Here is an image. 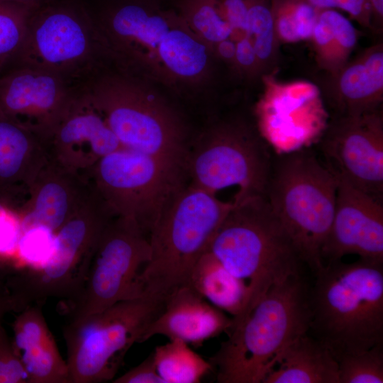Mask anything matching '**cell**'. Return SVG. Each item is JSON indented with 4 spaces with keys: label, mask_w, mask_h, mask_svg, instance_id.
I'll return each mask as SVG.
<instances>
[{
    "label": "cell",
    "mask_w": 383,
    "mask_h": 383,
    "mask_svg": "<svg viewBox=\"0 0 383 383\" xmlns=\"http://www.w3.org/2000/svg\"><path fill=\"white\" fill-rule=\"evenodd\" d=\"M148 235L134 220L112 217L94 249L83 286L70 304V319L145 296L141 273L150 259Z\"/></svg>",
    "instance_id": "obj_12"
},
{
    "label": "cell",
    "mask_w": 383,
    "mask_h": 383,
    "mask_svg": "<svg viewBox=\"0 0 383 383\" xmlns=\"http://www.w3.org/2000/svg\"><path fill=\"white\" fill-rule=\"evenodd\" d=\"M233 318L228 317L188 284L172 290L145 331L143 342L160 335L196 346L221 333H228Z\"/></svg>",
    "instance_id": "obj_20"
},
{
    "label": "cell",
    "mask_w": 383,
    "mask_h": 383,
    "mask_svg": "<svg viewBox=\"0 0 383 383\" xmlns=\"http://www.w3.org/2000/svg\"><path fill=\"white\" fill-rule=\"evenodd\" d=\"M187 284L210 304L231 314L232 327L247 312L250 299L248 285L230 272L209 250L193 267Z\"/></svg>",
    "instance_id": "obj_26"
},
{
    "label": "cell",
    "mask_w": 383,
    "mask_h": 383,
    "mask_svg": "<svg viewBox=\"0 0 383 383\" xmlns=\"http://www.w3.org/2000/svg\"><path fill=\"white\" fill-rule=\"evenodd\" d=\"M83 175L113 215L134 220L148 235L162 205L186 177L181 167L124 148L99 159Z\"/></svg>",
    "instance_id": "obj_13"
},
{
    "label": "cell",
    "mask_w": 383,
    "mask_h": 383,
    "mask_svg": "<svg viewBox=\"0 0 383 383\" xmlns=\"http://www.w3.org/2000/svg\"><path fill=\"white\" fill-rule=\"evenodd\" d=\"M233 202L209 250L248 285L250 299L245 317L272 287L299 274L302 262L265 196Z\"/></svg>",
    "instance_id": "obj_5"
},
{
    "label": "cell",
    "mask_w": 383,
    "mask_h": 383,
    "mask_svg": "<svg viewBox=\"0 0 383 383\" xmlns=\"http://www.w3.org/2000/svg\"><path fill=\"white\" fill-rule=\"evenodd\" d=\"M233 206V201L185 182L172 192L148 232L150 259L140 276L145 296L164 300L187 284L193 267Z\"/></svg>",
    "instance_id": "obj_4"
},
{
    "label": "cell",
    "mask_w": 383,
    "mask_h": 383,
    "mask_svg": "<svg viewBox=\"0 0 383 383\" xmlns=\"http://www.w3.org/2000/svg\"><path fill=\"white\" fill-rule=\"evenodd\" d=\"M279 43L310 40L320 11L308 0H270Z\"/></svg>",
    "instance_id": "obj_29"
},
{
    "label": "cell",
    "mask_w": 383,
    "mask_h": 383,
    "mask_svg": "<svg viewBox=\"0 0 383 383\" xmlns=\"http://www.w3.org/2000/svg\"><path fill=\"white\" fill-rule=\"evenodd\" d=\"M91 191V184L82 174L48 155L20 211L21 235L35 229L54 235L87 199Z\"/></svg>",
    "instance_id": "obj_18"
},
{
    "label": "cell",
    "mask_w": 383,
    "mask_h": 383,
    "mask_svg": "<svg viewBox=\"0 0 383 383\" xmlns=\"http://www.w3.org/2000/svg\"><path fill=\"white\" fill-rule=\"evenodd\" d=\"M328 77L327 96L334 116L360 115L381 109L383 43L367 48Z\"/></svg>",
    "instance_id": "obj_23"
},
{
    "label": "cell",
    "mask_w": 383,
    "mask_h": 383,
    "mask_svg": "<svg viewBox=\"0 0 383 383\" xmlns=\"http://www.w3.org/2000/svg\"><path fill=\"white\" fill-rule=\"evenodd\" d=\"M12 323L14 350L30 383H70V371L50 331L41 306L20 311Z\"/></svg>",
    "instance_id": "obj_24"
},
{
    "label": "cell",
    "mask_w": 383,
    "mask_h": 383,
    "mask_svg": "<svg viewBox=\"0 0 383 383\" xmlns=\"http://www.w3.org/2000/svg\"><path fill=\"white\" fill-rule=\"evenodd\" d=\"M310 289L301 274L272 287L209 358L218 383H262L286 348L309 332Z\"/></svg>",
    "instance_id": "obj_2"
},
{
    "label": "cell",
    "mask_w": 383,
    "mask_h": 383,
    "mask_svg": "<svg viewBox=\"0 0 383 383\" xmlns=\"http://www.w3.org/2000/svg\"><path fill=\"white\" fill-rule=\"evenodd\" d=\"M10 311H18L16 299L11 292L0 294V321Z\"/></svg>",
    "instance_id": "obj_38"
},
{
    "label": "cell",
    "mask_w": 383,
    "mask_h": 383,
    "mask_svg": "<svg viewBox=\"0 0 383 383\" xmlns=\"http://www.w3.org/2000/svg\"><path fill=\"white\" fill-rule=\"evenodd\" d=\"M152 353L156 370L164 383H199L213 367L185 342L170 340Z\"/></svg>",
    "instance_id": "obj_28"
},
{
    "label": "cell",
    "mask_w": 383,
    "mask_h": 383,
    "mask_svg": "<svg viewBox=\"0 0 383 383\" xmlns=\"http://www.w3.org/2000/svg\"><path fill=\"white\" fill-rule=\"evenodd\" d=\"M163 302L145 296L70 319L64 337L70 383L113 380L129 349L143 343L145 330L162 310Z\"/></svg>",
    "instance_id": "obj_9"
},
{
    "label": "cell",
    "mask_w": 383,
    "mask_h": 383,
    "mask_svg": "<svg viewBox=\"0 0 383 383\" xmlns=\"http://www.w3.org/2000/svg\"><path fill=\"white\" fill-rule=\"evenodd\" d=\"M81 92L35 68L13 66L0 72V112L46 144Z\"/></svg>",
    "instance_id": "obj_16"
},
{
    "label": "cell",
    "mask_w": 383,
    "mask_h": 383,
    "mask_svg": "<svg viewBox=\"0 0 383 383\" xmlns=\"http://www.w3.org/2000/svg\"><path fill=\"white\" fill-rule=\"evenodd\" d=\"M310 40L318 67L331 76L350 60L358 33L344 15L335 9H325L319 12Z\"/></svg>",
    "instance_id": "obj_27"
},
{
    "label": "cell",
    "mask_w": 383,
    "mask_h": 383,
    "mask_svg": "<svg viewBox=\"0 0 383 383\" xmlns=\"http://www.w3.org/2000/svg\"><path fill=\"white\" fill-rule=\"evenodd\" d=\"M21 5H23L32 10L39 7L48 0H8Z\"/></svg>",
    "instance_id": "obj_39"
},
{
    "label": "cell",
    "mask_w": 383,
    "mask_h": 383,
    "mask_svg": "<svg viewBox=\"0 0 383 383\" xmlns=\"http://www.w3.org/2000/svg\"><path fill=\"white\" fill-rule=\"evenodd\" d=\"M262 383H339L338 363L307 332L286 348Z\"/></svg>",
    "instance_id": "obj_25"
},
{
    "label": "cell",
    "mask_w": 383,
    "mask_h": 383,
    "mask_svg": "<svg viewBox=\"0 0 383 383\" xmlns=\"http://www.w3.org/2000/svg\"><path fill=\"white\" fill-rule=\"evenodd\" d=\"M371 12L372 31L380 33L383 28V0H367Z\"/></svg>",
    "instance_id": "obj_36"
},
{
    "label": "cell",
    "mask_w": 383,
    "mask_h": 383,
    "mask_svg": "<svg viewBox=\"0 0 383 383\" xmlns=\"http://www.w3.org/2000/svg\"><path fill=\"white\" fill-rule=\"evenodd\" d=\"M383 264L326 263L310 289L309 333L333 355L383 343Z\"/></svg>",
    "instance_id": "obj_3"
},
{
    "label": "cell",
    "mask_w": 383,
    "mask_h": 383,
    "mask_svg": "<svg viewBox=\"0 0 383 383\" xmlns=\"http://www.w3.org/2000/svg\"><path fill=\"white\" fill-rule=\"evenodd\" d=\"M13 66L52 73L82 91L113 65L84 1L48 0L31 11Z\"/></svg>",
    "instance_id": "obj_8"
},
{
    "label": "cell",
    "mask_w": 383,
    "mask_h": 383,
    "mask_svg": "<svg viewBox=\"0 0 383 383\" xmlns=\"http://www.w3.org/2000/svg\"><path fill=\"white\" fill-rule=\"evenodd\" d=\"M338 179L305 148L274 157L265 197L302 263L316 274L336 204Z\"/></svg>",
    "instance_id": "obj_6"
},
{
    "label": "cell",
    "mask_w": 383,
    "mask_h": 383,
    "mask_svg": "<svg viewBox=\"0 0 383 383\" xmlns=\"http://www.w3.org/2000/svg\"><path fill=\"white\" fill-rule=\"evenodd\" d=\"M113 66L177 92L195 90L214 61L174 9L160 0H83Z\"/></svg>",
    "instance_id": "obj_1"
},
{
    "label": "cell",
    "mask_w": 383,
    "mask_h": 383,
    "mask_svg": "<svg viewBox=\"0 0 383 383\" xmlns=\"http://www.w3.org/2000/svg\"><path fill=\"white\" fill-rule=\"evenodd\" d=\"M113 216L92 188L87 199L54 233L46 262L14 272L11 287L19 306H42L50 298L72 302L83 286L101 232Z\"/></svg>",
    "instance_id": "obj_10"
},
{
    "label": "cell",
    "mask_w": 383,
    "mask_h": 383,
    "mask_svg": "<svg viewBox=\"0 0 383 383\" xmlns=\"http://www.w3.org/2000/svg\"><path fill=\"white\" fill-rule=\"evenodd\" d=\"M122 148L184 170L189 147L177 112L151 83L112 67L85 89Z\"/></svg>",
    "instance_id": "obj_7"
},
{
    "label": "cell",
    "mask_w": 383,
    "mask_h": 383,
    "mask_svg": "<svg viewBox=\"0 0 383 383\" xmlns=\"http://www.w3.org/2000/svg\"><path fill=\"white\" fill-rule=\"evenodd\" d=\"M113 383H164L158 374L151 353L144 360L112 381Z\"/></svg>",
    "instance_id": "obj_35"
},
{
    "label": "cell",
    "mask_w": 383,
    "mask_h": 383,
    "mask_svg": "<svg viewBox=\"0 0 383 383\" xmlns=\"http://www.w3.org/2000/svg\"><path fill=\"white\" fill-rule=\"evenodd\" d=\"M339 383H382L383 343L358 353L333 355Z\"/></svg>",
    "instance_id": "obj_32"
},
{
    "label": "cell",
    "mask_w": 383,
    "mask_h": 383,
    "mask_svg": "<svg viewBox=\"0 0 383 383\" xmlns=\"http://www.w3.org/2000/svg\"><path fill=\"white\" fill-rule=\"evenodd\" d=\"M318 10L340 9L364 28L372 30V18L367 0H308Z\"/></svg>",
    "instance_id": "obj_34"
},
{
    "label": "cell",
    "mask_w": 383,
    "mask_h": 383,
    "mask_svg": "<svg viewBox=\"0 0 383 383\" xmlns=\"http://www.w3.org/2000/svg\"><path fill=\"white\" fill-rule=\"evenodd\" d=\"M249 36L260 63L262 74L275 72L279 45L270 0H250Z\"/></svg>",
    "instance_id": "obj_30"
},
{
    "label": "cell",
    "mask_w": 383,
    "mask_h": 383,
    "mask_svg": "<svg viewBox=\"0 0 383 383\" xmlns=\"http://www.w3.org/2000/svg\"><path fill=\"white\" fill-rule=\"evenodd\" d=\"M337 179L335 213L321 251L323 262L355 254L361 260L383 264L382 200Z\"/></svg>",
    "instance_id": "obj_17"
},
{
    "label": "cell",
    "mask_w": 383,
    "mask_h": 383,
    "mask_svg": "<svg viewBox=\"0 0 383 383\" xmlns=\"http://www.w3.org/2000/svg\"><path fill=\"white\" fill-rule=\"evenodd\" d=\"M48 157L46 143L0 112V201L21 211Z\"/></svg>",
    "instance_id": "obj_22"
},
{
    "label": "cell",
    "mask_w": 383,
    "mask_h": 383,
    "mask_svg": "<svg viewBox=\"0 0 383 383\" xmlns=\"http://www.w3.org/2000/svg\"><path fill=\"white\" fill-rule=\"evenodd\" d=\"M262 91L254 106L256 128L276 155L318 143L330 121L320 89L306 80L282 82L262 74Z\"/></svg>",
    "instance_id": "obj_14"
},
{
    "label": "cell",
    "mask_w": 383,
    "mask_h": 383,
    "mask_svg": "<svg viewBox=\"0 0 383 383\" xmlns=\"http://www.w3.org/2000/svg\"><path fill=\"white\" fill-rule=\"evenodd\" d=\"M33 10L8 0H0V72L11 67L23 46Z\"/></svg>",
    "instance_id": "obj_31"
},
{
    "label": "cell",
    "mask_w": 383,
    "mask_h": 383,
    "mask_svg": "<svg viewBox=\"0 0 383 383\" xmlns=\"http://www.w3.org/2000/svg\"><path fill=\"white\" fill-rule=\"evenodd\" d=\"M270 149L255 125L238 118L221 121L188 149L185 175L213 194L237 186L234 199L265 196L274 159Z\"/></svg>",
    "instance_id": "obj_11"
},
{
    "label": "cell",
    "mask_w": 383,
    "mask_h": 383,
    "mask_svg": "<svg viewBox=\"0 0 383 383\" xmlns=\"http://www.w3.org/2000/svg\"><path fill=\"white\" fill-rule=\"evenodd\" d=\"M250 4V0H179L177 9L213 59L231 61L240 44L252 43Z\"/></svg>",
    "instance_id": "obj_21"
},
{
    "label": "cell",
    "mask_w": 383,
    "mask_h": 383,
    "mask_svg": "<svg viewBox=\"0 0 383 383\" xmlns=\"http://www.w3.org/2000/svg\"><path fill=\"white\" fill-rule=\"evenodd\" d=\"M318 142L325 165L337 178L382 200L381 109L360 115L333 116Z\"/></svg>",
    "instance_id": "obj_15"
},
{
    "label": "cell",
    "mask_w": 383,
    "mask_h": 383,
    "mask_svg": "<svg viewBox=\"0 0 383 383\" xmlns=\"http://www.w3.org/2000/svg\"><path fill=\"white\" fill-rule=\"evenodd\" d=\"M0 383H30L28 375L0 321Z\"/></svg>",
    "instance_id": "obj_33"
},
{
    "label": "cell",
    "mask_w": 383,
    "mask_h": 383,
    "mask_svg": "<svg viewBox=\"0 0 383 383\" xmlns=\"http://www.w3.org/2000/svg\"><path fill=\"white\" fill-rule=\"evenodd\" d=\"M14 270L0 258V294L11 292L10 279Z\"/></svg>",
    "instance_id": "obj_37"
},
{
    "label": "cell",
    "mask_w": 383,
    "mask_h": 383,
    "mask_svg": "<svg viewBox=\"0 0 383 383\" xmlns=\"http://www.w3.org/2000/svg\"><path fill=\"white\" fill-rule=\"evenodd\" d=\"M48 155L84 174L99 159L122 148L84 90L47 143Z\"/></svg>",
    "instance_id": "obj_19"
}]
</instances>
